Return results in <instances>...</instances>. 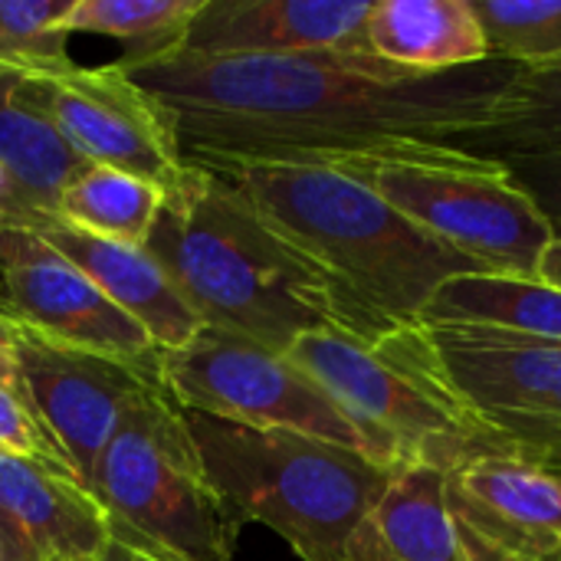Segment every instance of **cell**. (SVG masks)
I'll list each match as a JSON object with an SVG mask.
<instances>
[{"label":"cell","mask_w":561,"mask_h":561,"mask_svg":"<svg viewBox=\"0 0 561 561\" xmlns=\"http://www.w3.org/2000/svg\"><path fill=\"white\" fill-rule=\"evenodd\" d=\"M168 115L187 164L348 168L421 154L486 122L523 66L414 72L368 49L289 56L174 53L125 69Z\"/></svg>","instance_id":"1"},{"label":"cell","mask_w":561,"mask_h":561,"mask_svg":"<svg viewBox=\"0 0 561 561\" xmlns=\"http://www.w3.org/2000/svg\"><path fill=\"white\" fill-rule=\"evenodd\" d=\"M224 174L325 279L339 329L365 345L421 322L444 283L480 273L342 168L243 164Z\"/></svg>","instance_id":"2"},{"label":"cell","mask_w":561,"mask_h":561,"mask_svg":"<svg viewBox=\"0 0 561 561\" xmlns=\"http://www.w3.org/2000/svg\"><path fill=\"white\" fill-rule=\"evenodd\" d=\"M145 250L204 329L276 355H286L306 332L339 329L325 279L224 171L187 164L184 178L161 194Z\"/></svg>","instance_id":"3"},{"label":"cell","mask_w":561,"mask_h":561,"mask_svg":"<svg viewBox=\"0 0 561 561\" xmlns=\"http://www.w3.org/2000/svg\"><path fill=\"white\" fill-rule=\"evenodd\" d=\"M210 486L243 529H273L302 561H345V546L394 470L365 454L273 427L184 411Z\"/></svg>","instance_id":"4"},{"label":"cell","mask_w":561,"mask_h":561,"mask_svg":"<svg viewBox=\"0 0 561 561\" xmlns=\"http://www.w3.org/2000/svg\"><path fill=\"white\" fill-rule=\"evenodd\" d=\"M89 490L112 523V556L233 561L240 526L204 473L184 411L161 385L125 411Z\"/></svg>","instance_id":"5"},{"label":"cell","mask_w":561,"mask_h":561,"mask_svg":"<svg viewBox=\"0 0 561 561\" xmlns=\"http://www.w3.org/2000/svg\"><path fill=\"white\" fill-rule=\"evenodd\" d=\"M375 348L503 454L561 473V342L414 322Z\"/></svg>","instance_id":"6"},{"label":"cell","mask_w":561,"mask_h":561,"mask_svg":"<svg viewBox=\"0 0 561 561\" xmlns=\"http://www.w3.org/2000/svg\"><path fill=\"white\" fill-rule=\"evenodd\" d=\"M342 171L371 184L394 210L480 273L536 279L539 260L556 240L542 210L496 161H477L437 145Z\"/></svg>","instance_id":"7"},{"label":"cell","mask_w":561,"mask_h":561,"mask_svg":"<svg viewBox=\"0 0 561 561\" xmlns=\"http://www.w3.org/2000/svg\"><path fill=\"white\" fill-rule=\"evenodd\" d=\"M286 358L306 371L358 427L375 463L388 470H457L477 457L503 454L444 398L339 329L306 332ZM510 457V454H506Z\"/></svg>","instance_id":"8"},{"label":"cell","mask_w":561,"mask_h":561,"mask_svg":"<svg viewBox=\"0 0 561 561\" xmlns=\"http://www.w3.org/2000/svg\"><path fill=\"white\" fill-rule=\"evenodd\" d=\"M158 385L181 411L293 431L371 457L348 414L286 355L256 342L201 329L181 348H158Z\"/></svg>","instance_id":"9"},{"label":"cell","mask_w":561,"mask_h":561,"mask_svg":"<svg viewBox=\"0 0 561 561\" xmlns=\"http://www.w3.org/2000/svg\"><path fill=\"white\" fill-rule=\"evenodd\" d=\"M20 92L82 161L135 174L161 194L187 171L171 115L118 62L79 66L66 59L26 69Z\"/></svg>","instance_id":"10"},{"label":"cell","mask_w":561,"mask_h":561,"mask_svg":"<svg viewBox=\"0 0 561 561\" xmlns=\"http://www.w3.org/2000/svg\"><path fill=\"white\" fill-rule=\"evenodd\" d=\"M0 309L13 325L89 355L158 365L154 339L36 230L10 217H0Z\"/></svg>","instance_id":"11"},{"label":"cell","mask_w":561,"mask_h":561,"mask_svg":"<svg viewBox=\"0 0 561 561\" xmlns=\"http://www.w3.org/2000/svg\"><path fill=\"white\" fill-rule=\"evenodd\" d=\"M13 362L36 417L53 434L82 486L92 483L95 463L125 411L158 385V365L141 368L89 355L46 342L20 325Z\"/></svg>","instance_id":"12"},{"label":"cell","mask_w":561,"mask_h":561,"mask_svg":"<svg viewBox=\"0 0 561 561\" xmlns=\"http://www.w3.org/2000/svg\"><path fill=\"white\" fill-rule=\"evenodd\" d=\"M447 503L477 561H561V473L490 454L447 473Z\"/></svg>","instance_id":"13"},{"label":"cell","mask_w":561,"mask_h":561,"mask_svg":"<svg viewBox=\"0 0 561 561\" xmlns=\"http://www.w3.org/2000/svg\"><path fill=\"white\" fill-rule=\"evenodd\" d=\"M375 0H204L181 53L289 56L365 49Z\"/></svg>","instance_id":"14"},{"label":"cell","mask_w":561,"mask_h":561,"mask_svg":"<svg viewBox=\"0 0 561 561\" xmlns=\"http://www.w3.org/2000/svg\"><path fill=\"white\" fill-rule=\"evenodd\" d=\"M0 526L30 561H108L112 523L79 477L0 450Z\"/></svg>","instance_id":"15"},{"label":"cell","mask_w":561,"mask_h":561,"mask_svg":"<svg viewBox=\"0 0 561 561\" xmlns=\"http://www.w3.org/2000/svg\"><path fill=\"white\" fill-rule=\"evenodd\" d=\"M16 220L36 230L82 276H89V283L128 312L158 348H181L204 329L145 247L95 237L53 210H26Z\"/></svg>","instance_id":"16"},{"label":"cell","mask_w":561,"mask_h":561,"mask_svg":"<svg viewBox=\"0 0 561 561\" xmlns=\"http://www.w3.org/2000/svg\"><path fill=\"white\" fill-rule=\"evenodd\" d=\"M345 561H477L450 503L447 473L401 467L345 546Z\"/></svg>","instance_id":"17"},{"label":"cell","mask_w":561,"mask_h":561,"mask_svg":"<svg viewBox=\"0 0 561 561\" xmlns=\"http://www.w3.org/2000/svg\"><path fill=\"white\" fill-rule=\"evenodd\" d=\"M365 49L414 72H450L493 59L470 0H378Z\"/></svg>","instance_id":"18"},{"label":"cell","mask_w":561,"mask_h":561,"mask_svg":"<svg viewBox=\"0 0 561 561\" xmlns=\"http://www.w3.org/2000/svg\"><path fill=\"white\" fill-rule=\"evenodd\" d=\"M477 161H542L561 158V69H523L493 115L440 141Z\"/></svg>","instance_id":"19"},{"label":"cell","mask_w":561,"mask_h":561,"mask_svg":"<svg viewBox=\"0 0 561 561\" xmlns=\"http://www.w3.org/2000/svg\"><path fill=\"white\" fill-rule=\"evenodd\" d=\"M421 322L483 325L533 339L561 342V289L519 276L467 273L444 283L427 302Z\"/></svg>","instance_id":"20"},{"label":"cell","mask_w":561,"mask_h":561,"mask_svg":"<svg viewBox=\"0 0 561 561\" xmlns=\"http://www.w3.org/2000/svg\"><path fill=\"white\" fill-rule=\"evenodd\" d=\"M20 79L23 69L0 66V171L10 178L26 210L56 214L59 194L79 171L82 158L39 112L26 105Z\"/></svg>","instance_id":"21"},{"label":"cell","mask_w":561,"mask_h":561,"mask_svg":"<svg viewBox=\"0 0 561 561\" xmlns=\"http://www.w3.org/2000/svg\"><path fill=\"white\" fill-rule=\"evenodd\" d=\"M204 0H72L69 33L112 36L122 46V69L145 66L184 49Z\"/></svg>","instance_id":"22"},{"label":"cell","mask_w":561,"mask_h":561,"mask_svg":"<svg viewBox=\"0 0 561 561\" xmlns=\"http://www.w3.org/2000/svg\"><path fill=\"white\" fill-rule=\"evenodd\" d=\"M161 207V191L135 174L82 161L66 181L56 214L95 237L145 247Z\"/></svg>","instance_id":"23"},{"label":"cell","mask_w":561,"mask_h":561,"mask_svg":"<svg viewBox=\"0 0 561 561\" xmlns=\"http://www.w3.org/2000/svg\"><path fill=\"white\" fill-rule=\"evenodd\" d=\"M493 59L561 69V0H470Z\"/></svg>","instance_id":"24"},{"label":"cell","mask_w":561,"mask_h":561,"mask_svg":"<svg viewBox=\"0 0 561 561\" xmlns=\"http://www.w3.org/2000/svg\"><path fill=\"white\" fill-rule=\"evenodd\" d=\"M72 0H0V66L46 69L69 59Z\"/></svg>","instance_id":"25"},{"label":"cell","mask_w":561,"mask_h":561,"mask_svg":"<svg viewBox=\"0 0 561 561\" xmlns=\"http://www.w3.org/2000/svg\"><path fill=\"white\" fill-rule=\"evenodd\" d=\"M0 450L72 473L66 454L59 450L53 434L36 417V411L23 391V381L16 375V362H0Z\"/></svg>","instance_id":"26"},{"label":"cell","mask_w":561,"mask_h":561,"mask_svg":"<svg viewBox=\"0 0 561 561\" xmlns=\"http://www.w3.org/2000/svg\"><path fill=\"white\" fill-rule=\"evenodd\" d=\"M510 178L533 197V204L542 210L549 227L561 237V158L542 161H506L503 164Z\"/></svg>","instance_id":"27"},{"label":"cell","mask_w":561,"mask_h":561,"mask_svg":"<svg viewBox=\"0 0 561 561\" xmlns=\"http://www.w3.org/2000/svg\"><path fill=\"white\" fill-rule=\"evenodd\" d=\"M539 279L561 289V237H556L549 243V250L542 253V260H539Z\"/></svg>","instance_id":"28"},{"label":"cell","mask_w":561,"mask_h":561,"mask_svg":"<svg viewBox=\"0 0 561 561\" xmlns=\"http://www.w3.org/2000/svg\"><path fill=\"white\" fill-rule=\"evenodd\" d=\"M0 561H30L20 549H16V542L7 536V529L0 526Z\"/></svg>","instance_id":"29"},{"label":"cell","mask_w":561,"mask_h":561,"mask_svg":"<svg viewBox=\"0 0 561 561\" xmlns=\"http://www.w3.org/2000/svg\"><path fill=\"white\" fill-rule=\"evenodd\" d=\"M108 561H158V559H138V556H112Z\"/></svg>","instance_id":"30"},{"label":"cell","mask_w":561,"mask_h":561,"mask_svg":"<svg viewBox=\"0 0 561 561\" xmlns=\"http://www.w3.org/2000/svg\"><path fill=\"white\" fill-rule=\"evenodd\" d=\"M0 319H3V309H0Z\"/></svg>","instance_id":"31"}]
</instances>
